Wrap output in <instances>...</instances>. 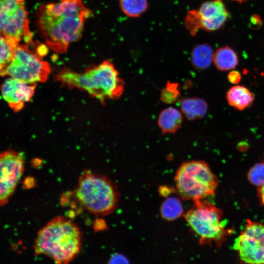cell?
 I'll return each mask as SVG.
<instances>
[{
  "mask_svg": "<svg viewBox=\"0 0 264 264\" xmlns=\"http://www.w3.org/2000/svg\"><path fill=\"white\" fill-rule=\"evenodd\" d=\"M36 14L38 28L47 46L57 53H63L70 44L81 38L91 11L82 0H61L42 4Z\"/></svg>",
  "mask_w": 264,
  "mask_h": 264,
  "instance_id": "6da1fadb",
  "label": "cell"
},
{
  "mask_svg": "<svg viewBox=\"0 0 264 264\" xmlns=\"http://www.w3.org/2000/svg\"><path fill=\"white\" fill-rule=\"evenodd\" d=\"M55 79L70 88L87 92L102 104L106 100L120 98L124 91V82L109 59L82 72L63 69L57 73Z\"/></svg>",
  "mask_w": 264,
  "mask_h": 264,
  "instance_id": "7a4b0ae2",
  "label": "cell"
},
{
  "mask_svg": "<svg viewBox=\"0 0 264 264\" xmlns=\"http://www.w3.org/2000/svg\"><path fill=\"white\" fill-rule=\"evenodd\" d=\"M81 245L79 227L70 219L59 216L39 230L33 247L36 255H44L56 264H69L78 254Z\"/></svg>",
  "mask_w": 264,
  "mask_h": 264,
  "instance_id": "3957f363",
  "label": "cell"
},
{
  "mask_svg": "<svg viewBox=\"0 0 264 264\" xmlns=\"http://www.w3.org/2000/svg\"><path fill=\"white\" fill-rule=\"evenodd\" d=\"M74 195L87 211L96 216L110 214L119 200V193L113 182L89 170H84L79 176Z\"/></svg>",
  "mask_w": 264,
  "mask_h": 264,
  "instance_id": "277c9868",
  "label": "cell"
},
{
  "mask_svg": "<svg viewBox=\"0 0 264 264\" xmlns=\"http://www.w3.org/2000/svg\"><path fill=\"white\" fill-rule=\"evenodd\" d=\"M175 181L179 196L193 201L214 195L218 184L217 176L202 160L184 162L177 170Z\"/></svg>",
  "mask_w": 264,
  "mask_h": 264,
  "instance_id": "5b68a950",
  "label": "cell"
},
{
  "mask_svg": "<svg viewBox=\"0 0 264 264\" xmlns=\"http://www.w3.org/2000/svg\"><path fill=\"white\" fill-rule=\"evenodd\" d=\"M191 228L203 242L220 246L229 234L223 220L222 211L204 199L194 201V205L184 215Z\"/></svg>",
  "mask_w": 264,
  "mask_h": 264,
  "instance_id": "8992f818",
  "label": "cell"
},
{
  "mask_svg": "<svg viewBox=\"0 0 264 264\" xmlns=\"http://www.w3.org/2000/svg\"><path fill=\"white\" fill-rule=\"evenodd\" d=\"M51 72L48 63L44 61L37 52L30 50L28 44H20L16 48L11 63L0 72L28 84L45 82Z\"/></svg>",
  "mask_w": 264,
  "mask_h": 264,
  "instance_id": "52a82bcc",
  "label": "cell"
},
{
  "mask_svg": "<svg viewBox=\"0 0 264 264\" xmlns=\"http://www.w3.org/2000/svg\"><path fill=\"white\" fill-rule=\"evenodd\" d=\"M25 0H0V34L18 43L33 45Z\"/></svg>",
  "mask_w": 264,
  "mask_h": 264,
  "instance_id": "ba28073f",
  "label": "cell"
},
{
  "mask_svg": "<svg viewBox=\"0 0 264 264\" xmlns=\"http://www.w3.org/2000/svg\"><path fill=\"white\" fill-rule=\"evenodd\" d=\"M233 248L242 264H264V223L247 220Z\"/></svg>",
  "mask_w": 264,
  "mask_h": 264,
  "instance_id": "9c48e42d",
  "label": "cell"
},
{
  "mask_svg": "<svg viewBox=\"0 0 264 264\" xmlns=\"http://www.w3.org/2000/svg\"><path fill=\"white\" fill-rule=\"evenodd\" d=\"M229 16L222 0H210L204 2L198 9L189 11L185 24L193 35L199 29L215 31L223 26Z\"/></svg>",
  "mask_w": 264,
  "mask_h": 264,
  "instance_id": "30bf717a",
  "label": "cell"
},
{
  "mask_svg": "<svg viewBox=\"0 0 264 264\" xmlns=\"http://www.w3.org/2000/svg\"><path fill=\"white\" fill-rule=\"evenodd\" d=\"M0 205L8 201L20 180L24 172L23 156L13 150H5L0 153Z\"/></svg>",
  "mask_w": 264,
  "mask_h": 264,
  "instance_id": "8fae6325",
  "label": "cell"
},
{
  "mask_svg": "<svg viewBox=\"0 0 264 264\" xmlns=\"http://www.w3.org/2000/svg\"><path fill=\"white\" fill-rule=\"evenodd\" d=\"M36 86V84H28L9 77L1 85V94L9 107L17 112L31 100Z\"/></svg>",
  "mask_w": 264,
  "mask_h": 264,
  "instance_id": "7c38bea8",
  "label": "cell"
},
{
  "mask_svg": "<svg viewBox=\"0 0 264 264\" xmlns=\"http://www.w3.org/2000/svg\"><path fill=\"white\" fill-rule=\"evenodd\" d=\"M182 121L181 111L175 108L168 107L161 111L157 123L162 133H173L180 129Z\"/></svg>",
  "mask_w": 264,
  "mask_h": 264,
  "instance_id": "4fadbf2b",
  "label": "cell"
},
{
  "mask_svg": "<svg viewBox=\"0 0 264 264\" xmlns=\"http://www.w3.org/2000/svg\"><path fill=\"white\" fill-rule=\"evenodd\" d=\"M226 99L231 107L238 110H243L252 105L254 94L243 86L235 85L228 90Z\"/></svg>",
  "mask_w": 264,
  "mask_h": 264,
  "instance_id": "5bb4252c",
  "label": "cell"
},
{
  "mask_svg": "<svg viewBox=\"0 0 264 264\" xmlns=\"http://www.w3.org/2000/svg\"><path fill=\"white\" fill-rule=\"evenodd\" d=\"M181 112L190 120L203 118L207 113L208 104L202 98L187 97L180 101Z\"/></svg>",
  "mask_w": 264,
  "mask_h": 264,
  "instance_id": "9a60e30c",
  "label": "cell"
},
{
  "mask_svg": "<svg viewBox=\"0 0 264 264\" xmlns=\"http://www.w3.org/2000/svg\"><path fill=\"white\" fill-rule=\"evenodd\" d=\"M213 62L218 70L228 71L237 66L239 60L236 52L231 47L225 46L214 52Z\"/></svg>",
  "mask_w": 264,
  "mask_h": 264,
  "instance_id": "2e32d148",
  "label": "cell"
},
{
  "mask_svg": "<svg viewBox=\"0 0 264 264\" xmlns=\"http://www.w3.org/2000/svg\"><path fill=\"white\" fill-rule=\"evenodd\" d=\"M214 54L212 48L208 44L197 45L192 50L191 63L198 69H205L213 62Z\"/></svg>",
  "mask_w": 264,
  "mask_h": 264,
  "instance_id": "e0dca14e",
  "label": "cell"
},
{
  "mask_svg": "<svg viewBox=\"0 0 264 264\" xmlns=\"http://www.w3.org/2000/svg\"><path fill=\"white\" fill-rule=\"evenodd\" d=\"M181 201L175 197L167 198L161 203L160 212L161 217L167 220H173L183 214Z\"/></svg>",
  "mask_w": 264,
  "mask_h": 264,
  "instance_id": "ac0fdd59",
  "label": "cell"
},
{
  "mask_svg": "<svg viewBox=\"0 0 264 264\" xmlns=\"http://www.w3.org/2000/svg\"><path fill=\"white\" fill-rule=\"evenodd\" d=\"M19 44L16 41L0 34V72L11 63L15 49Z\"/></svg>",
  "mask_w": 264,
  "mask_h": 264,
  "instance_id": "d6986e66",
  "label": "cell"
},
{
  "mask_svg": "<svg viewBox=\"0 0 264 264\" xmlns=\"http://www.w3.org/2000/svg\"><path fill=\"white\" fill-rule=\"evenodd\" d=\"M122 12L131 18H137L142 15L148 7V0H119Z\"/></svg>",
  "mask_w": 264,
  "mask_h": 264,
  "instance_id": "ffe728a7",
  "label": "cell"
},
{
  "mask_svg": "<svg viewBox=\"0 0 264 264\" xmlns=\"http://www.w3.org/2000/svg\"><path fill=\"white\" fill-rule=\"evenodd\" d=\"M180 97L178 84L175 82H168L160 92V100L167 104L176 102Z\"/></svg>",
  "mask_w": 264,
  "mask_h": 264,
  "instance_id": "44dd1931",
  "label": "cell"
},
{
  "mask_svg": "<svg viewBox=\"0 0 264 264\" xmlns=\"http://www.w3.org/2000/svg\"><path fill=\"white\" fill-rule=\"evenodd\" d=\"M249 181L253 184L259 187L264 185V163H259L254 165L247 174Z\"/></svg>",
  "mask_w": 264,
  "mask_h": 264,
  "instance_id": "7402d4cb",
  "label": "cell"
},
{
  "mask_svg": "<svg viewBox=\"0 0 264 264\" xmlns=\"http://www.w3.org/2000/svg\"><path fill=\"white\" fill-rule=\"evenodd\" d=\"M227 78L230 83L233 84H237L240 82L242 76L239 71L232 70L228 73Z\"/></svg>",
  "mask_w": 264,
  "mask_h": 264,
  "instance_id": "603a6c76",
  "label": "cell"
},
{
  "mask_svg": "<svg viewBox=\"0 0 264 264\" xmlns=\"http://www.w3.org/2000/svg\"><path fill=\"white\" fill-rule=\"evenodd\" d=\"M108 264H128V262L121 255L114 254L110 259Z\"/></svg>",
  "mask_w": 264,
  "mask_h": 264,
  "instance_id": "cb8c5ba5",
  "label": "cell"
},
{
  "mask_svg": "<svg viewBox=\"0 0 264 264\" xmlns=\"http://www.w3.org/2000/svg\"><path fill=\"white\" fill-rule=\"evenodd\" d=\"M258 195L260 201L264 206V185L260 187L258 190Z\"/></svg>",
  "mask_w": 264,
  "mask_h": 264,
  "instance_id": "d4e9b609",
  "label": "cell"
},
{
  "mask_svg": "<svg viewBox=\"0 0 264 264\" xmlns=\"http://www.w3.org/2000/svg\"><path fill=\"white\" fill-rule=\"evenodd\" d=\"M232 0V1L237 2H239V3H242V2H243L244 1H246L247 0Z\"/></svg>",
  "mask_w": 264,
  "mask_h": 264,
  "instance_id": "484cf974",
  "label": "cell"
}]
</instances>
